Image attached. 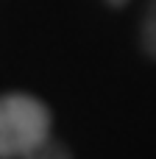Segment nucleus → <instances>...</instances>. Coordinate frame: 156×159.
<instances>
[{"mask_svg":"<svg viewBox=\"0 0 156 159\" xmlns=\"http://www.w3.org/2000/svg\"><path fill=\"white\" fill-rule=\"evenodd\" d=\"M106 3H109V6H126L128 0H106Z\"/></svg>","mask_w":156,"mask_h":159,"instance_id":"obj_4","label":"nucleus"},{"mask_svg":"<svg viewBox=\"0 0 156 159\" xmlns=\"http://www.w3.org/2000/svg\"><path fill=\"white\" fill-rule=\"evenodd\" d=\"M50 137V109L25 92L0 95V159H22Z\"/></svg>","mask_w":156,"mask_h":159,"instance_id":"obj_1","label":"nucleus"},{"mask_svg":"<svg viewBox=\"0 0 156 159\" xmlns=\"http://www.w3.org/2000/svg\"><path fill=\"white\" fill-rule=\"evenodd\" d=\"M22 159H73V154H70V148H67L64 143L47 137L45 143H39L31 154H25Z\"/></svg>","mask_w":156,"mask_h":159,"instance_id":"obj_3","label":"nucleus"},{"mask_svg":"<svg viewBox=\"0 0 156 159\" xmlns=\"http://www.w3.org/2000/svg\"><path fill=\"white\" fill-rule=\"evenodd\" d=\"M140 39H142V48H145V53H148L151 59H156V0H151V3H148V8H145Z\"/></svg>","mask_w":156,"mask_h":159,"instance_id":"obj_2","label":"nucleus"}]
</instances>
